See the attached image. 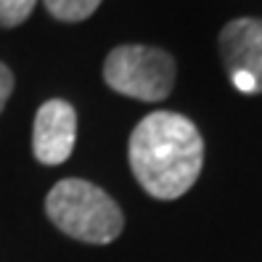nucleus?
I'll return each instance as SVG.
<instances>
[{
	"mask_svg": "<svg viewBox=\"0 0 262 262\" xmlns=\"http://www.w3.org/2000/svg\"><path fill=\"white\" fill-rule=\"evenodd\" d=\"M11 90H13V74L3 61H0V112H3V106L8 103Z\"/></svg>",
	"mask_w": 262,
	"mask_h": 262,
	"instance_id": "nucleus-8",
	"label": "nucleus"
},
{
	"mask_svg": "<svg viewBox=\"0 0 262 262\" xmlns=\"http://www.w3.org/2000/svg\"><path fill=\"white\" fill-rule=\"evenodd\" d=\"M103 80L127 98L157 103L172 93L175 58L151 45H119L103 61Z\"/></svg>",
	"mask_w": 262,
	"mask_h": 262,
	"instance_id": "nucleus-3",
	"label": "nucleus"
},
{
	"mask_svg": "<svg viewBox=\"0 0 262 262\" xmlns=\"http://www.w3.org/2000/svg\"><path fill=\"white\" fill-rule=\"evenodd\" d=\"M127 159L141 188L162 202L188 193L204 164L202 133L188 117L154 112L130 133Z\"/></svg>",
	"mask_w": 262,
	"mask_h": 262,
	"instance_id": "nucleus-1",
	"label": "nucleus"
},
{
	"mask_svg": "<svg viewBox=\"0 0 262 262\" xmlns=\"http://www.w3.org/2000/svg\"><path fill=\"white\" fill-rule=\"evenodd\" d=\"M45 214L61 233L85 244H112L125 228L119 204L82 178L58 180L45 199Z\"/></svg>",
	"mask_w": 262,
	"mask_h": 262,
	"instance_id": "nucleus-2",
	"label": "nucleus"
},
{
	"mask_svg": "<svg viewBox=\"0 0 262 262\" xmlns=\"http://www.w3.org/2000/svg\"><path fill=\"white\" fill-rule=\"evenodd\" d=\"M223 67L236 90L262 93V19H233L217 37Z\"/></svg>",
	"mask_w": 262,
	"mask_h": 262,
	"instance_id": "nucleus-4",
	"label": "nucleus"
},
{
	"mask_svg": "<svg viewBox=\"0 0 262 262\" xmlns=\"http://www.w3.org/2000/svg\"><path fill=\"white\" fill-rule=\"evenodd\" d=\"M74 138H77V114H74V109L61 98L45 101L37 109L35 125H32L35 159L48 164V167L64 164L72 157Z\"/></svg>",
	"mask_w": 262,
	"mask_h": 262,
	"instance_id": "nucleus-5",
	"label": "nucleus"
},
{
	"mask_svg": "<svg viewBox=\"0 0 262 262\" xmlns=\"http://www.w3.org/2000/svg\"><path fill=\"white\" fill-rule=\"evenodd\" d=\"M42 3L53 19L74 24V21H85L88 16H93L103 0H42Z\"/></svg>",
	"mask_w": 262,
	"mask_h": 262,
	"instance_id": "nucleus-6",
	"label": "nucleus"
},
{
	"mask_svg": "<svg viewBox=\"0 0 262 262\" xmlns=\"http://www.w3.org/2000/svg\"><path fill=\"white\" fill-rule=\"evenodd\" d=\"M37 0H0V27H16L29 19Z\"/></svg>",
	"mask_w": 262,
	"mask_h": 262,
	"instance_id": "nucleus-7",
	"label": "nucleus"
}]
</instances>
